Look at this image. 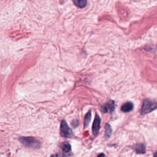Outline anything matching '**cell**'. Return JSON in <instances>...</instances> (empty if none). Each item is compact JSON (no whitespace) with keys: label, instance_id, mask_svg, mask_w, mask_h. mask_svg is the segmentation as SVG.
I'll return each mask as SVG.
<instances>
[{"label":"cell","instance_id":"obj_7","mask_svg":"<svg viewBox=\"0 0 157 157\" xmlns=\"http://www.w3.org/2000/svg\"><path fill=\"white\" fill-rule=\"evenodd\" d=\"M134 150L137 153L144 154L145 153V147L143 144H137L134 146Z\"/></svg>","mask_w":157,"mask_h":157},{"label":"cell","instance_id":"obj_1","mask_svg":"<svg viewBox=\"0 0 157 157\" xmlns=\"http://www.w3.org/2000/svg\"><path fill=\"white\" fill-rule=\"evenodd\" d=\"M19 141L25 147L31 148H39L40 147V142L33 137H20Z\"/></svg>","mask_w":157,"mask_h":157},{"label":"cell","instance_id":"obj_9","mask_svg":"<svg viewBox=\"0 0 157 157\" xmlns=\"http://www.w3.org/2000/svg\"><path fill=\"white\" fill-rule=\"evenodd\" d=\"M61 148H62V150L66 152V153H68L71 151V145L68 143V142H63L61 144Z\"/></svg>","mask_w":157,"mask_h":157},{"label":"cell","instance_id":"obj_4","mask_svg":"<svg viewBox=\"0 0 157 157\" xmlns=\"http://www.w3.org/2000/svg\"><path fill=\"white\" fill-rule=\"evenodd\" d=\"M100 123H101V118H99L98 115H96L94 117V120L92 126V132L94 136H96L98 134L99 128H100Z\"/></svg>","mask_w":157,"mask_h":157},{"label":"cell","instance_id":"obj_13","mask_svg":"<svg viewBox=\"0 0 157 157\" xmlns=\"http://www.w3.org/2000/svg\"><path fill=\"white\" fill-rule=\"evenodd\" d=\"M98 157H105V155L104 153H101V154H99Z\"/></svg>","mask_w":157,"mask_h":157},{"label":"cell","instance_id":"obj_12","mask_svg":"<svg viewBox=\"0 0 157 157\" xmlns=\"http://www.w3.org/2000/svg\"><path fill=\"white\" fill-rule=\"evenodd\" d=\"M50 157H68L67 155L64 154V153H56L55 155H52Z\"/></svg>","mask_w":157,"mask_h":157},{"label":"cell","instance_id":"obj_3","mask_svg":"<svg viewBox=\"0 0 157 157\" xmlns=\"http://www.w3.org/2000/svg\"><path fill=\"white\" fill-rule=\"evenodd\" d=\"M60 135L65 138L71 137L73 136V132L71 129L69 127L67 123L64 120H62L60 126Z\"/></svg>","mask_w":157,"mask_h":157},{"label":"cell","instance_id":"obj_8","mask_svg":"<svg viewBox=\"0 0 157 157\" xmlns=\"http://www.w3.org/2000/svg\"><path fill=\"white\" fill-rule=\"evenodd\" d=\"M74 4L79 8H84L86 4L87 0H72Z\"/></svg>","mask_w":157,"mask_h":157},{"label":"cell","instance_id":"obj_14","mask_svg":"<svg viewBox=\"0 0 157 157\" xmlns=\"http://www.w3.org/2000/svg\"><path fill=\"white\" fill-rule=\"evenodd\" d=\"M154 157H157V151L154 153Z\"/></svg>","mask_w":157,"mask_h":157},{"label":"cell","instance_id":"obj_5","mask_svg":"<svg viewBox=\"0 0 157 157\" xmlns=\"http://www.w3.org/2000/svg\"><path fill=\"white\" fill-rule=\"evenodd\" d=\"M115 109V102L113 101H109L102 107V110L104 113L112 112Z\"/></svg>","mask_w":157,"mask_h":157},{"label":"cell","instance_id":"obj_2","mask_svg":"<svg viewBox=\"0 0 157 157\" xmlns=\"http://www.w3.org/2000/svg\"><path fill=\"white\" fill-rule=\"evenodd\" d=\"M156 109H157V102L148 99H144L141 109V114L146 115Z\"/></svg>","mask_w":157,"mask_h":157},{"label":"cell","instance_id":"obj_11","mask_svg":"<svg viewBox=\"0 0 157 157\" xmlns=\"http://www.w3.org/2000/svg\"><path fill=\"white\" fill-rule=\"evenodd\" d=\"M105 137L106 138H109L112 134V128L109 124L107 123L105 126Z\"/></svg>","mask_w":157,"mask_h":157},{"label":"cell","instance_id":"obj_6","mask_svg":"<svg viewBox=\"0 0 157 157\" xmlns=\"http://www.w3.org/2000/svg\"><path fill=\"white\" fill-rule=\"evenodd\" d=\"M134 105L131 102H127L123 104L121 107V110L123 112H129L133 109Z\"/></svg>","mask_w":157,"mask_h":157},{"label":"cell","instance_id":"obj_10","mask_svg":"<svg viewBox=\"0 0 157 157\" xmlns=\"http://www.w3.org/2000/svg\"><path fill=\"white\" fill-rule=\"evenodd\" d=\"M91 112L89 111L88 112H87V113L86 114L85 117V119H84V127L86 128L91 120Z\"/></svg>","mask_w":157,"mask_h":157}]
</instances>
